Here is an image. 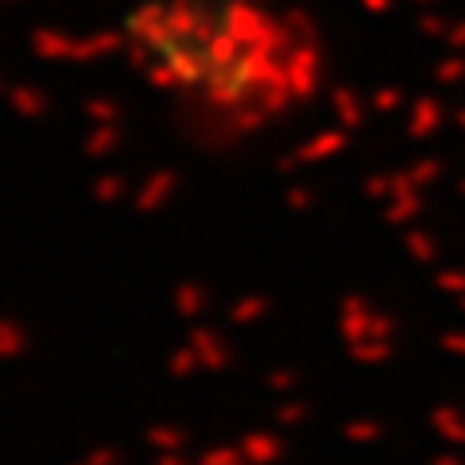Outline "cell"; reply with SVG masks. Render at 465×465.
I'll use <instances>...</instances> for the list:
<instances>
[{"label":"cell","mask_w":465,"mask_h":465,"mask_svg":"<svg viewBox=\"0 0 465 465\" xmlns=\"http://www.w3.org/2000/svg\"><path fill=\"white\" fill-rule=\"evenodd\" d=\"M121 54L167 121L217 155L302 124L333 82L330 35L291 0H133Z\"/></svg>","instance_id":"obj_1"}]
</instances>
